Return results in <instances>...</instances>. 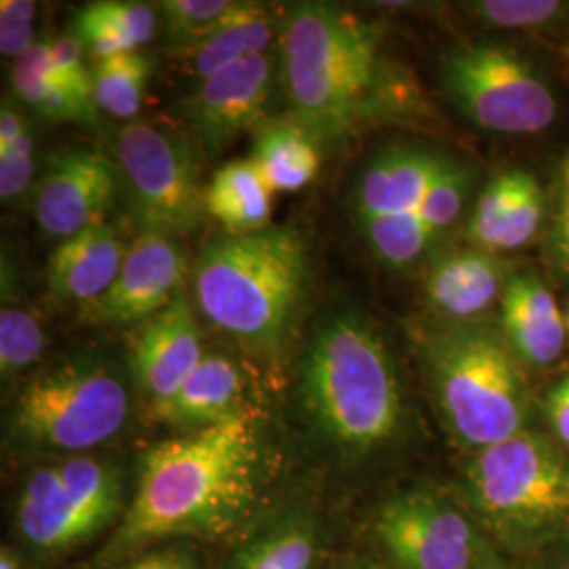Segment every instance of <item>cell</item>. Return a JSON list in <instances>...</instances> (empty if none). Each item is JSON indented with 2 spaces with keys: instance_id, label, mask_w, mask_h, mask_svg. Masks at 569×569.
Returning <instances> with one entry per match:
<instances>
[{
  "instance_id": "6da1fadb",
  "label": "cell",
  "mask_w": 569,
  "mask_h": 569,
  "mask_svg": "<svg viewBox=\"0 0 569 569\" xmlns=\"http://www.w3.org/2000/svg\"><path fill=\"white\" fill-rule=\"evenodd\" d=\"M279 68L291 119L323 148L411 110V84L385 51L378 21L329 2H296L279 28Z\"/></svg>"
},
{
  "instance_id": "7a4b0ae2",
  "label": "cell",
  "mask_w": 569,
  "mask_h": 569,
  "mask_svg": "<svg viewBox=\"0 0 569 569\" xmlns=\"http://www.w3.org/2000/svg\"><path fill=\"white\" fill-rule=\"evenodd\" d=\"M260 439L251 416L234 411L143 453L138 488L112 555L173 536H222L256 502Z\"/></svg>"
},
{
  "instance_id": "3957f363",
  "label": "cell",
  "mask_w": 569,
  "mask_h": 569,
  "mask_svg": "<svg viewBox=\"0 0 569 569\" xmlns=\"http://www.w3.org/2000/svg\"><path fill=\"white\" fill-rule=\"evenodd\" d=\"M300 399L312 427L346 456L363 458L392 443L406 397L380 327L355 310L326 315L306 342Z\"/></svg>"
},
{
  "instance_id": "277c9868",
  "label": "cell",
  "mask_w": 569,
  "mask_h": 569,
  "mask_svg": "<svg viewBox=\"0 0 569 569\" xmlns=\"http://www.w3.org/2000/svg\"><path fill=\"white\" fill-rule=\"evenodd\" d=\"M308 249L296 228L222 234L194 266V298L204 317L237 342L277 352L305 305Z\"/></svg>"
},
{
  "instance_id": "5b68a950",
  "label": "cell",
  "mask_w": 569,
  "mask_h": 569,
  "mask_svg": "<svg viewBox=\"0 0 569 569\" xmlns=\"http://www.w3.org/2000/svg\"><path fill=\"white\" fill-rule=\"evenodd\" d=\"M420 361L449 437L470 453L529 428L528 369L500 327L439 323L420 340Z\"/></svg>"
},
{
  "instance_id": "8992f818",
  "label": "cell",
  "mask_w": 569,
  "mask_h": 569,
  "mask_svg": "<svg viewBox=\"0 0 569 569\" xmlns=\"http://www.w3.org/2000/svg\"><path fill=\"white\" fill-rule=\"evenodd\" d=\"M462 486L493 547L536 555L569 531V453L542 432L470 453Z\"/></svg>"
},
{
  "instance_id": "52a82bcc",
  "label": "cell",
  "mask_w": 569,
  "mask_h": 569,
  "mask_svg": "<svg viewBox=\"0 0 569 569\" xmlns=\"http://www.w3.org/2000/svg\"><path fill=\"white\" fill-rule=\"evenodd\" d=\"M129 411V392L117 371L96 361H68L21 390L9 425L28 448L79 456L114 439Z\"/></svg>"
},
{
  "instance_id": "ba28073f",
  "label": "cell",
  "mask_w": 569,
  "mask_h": 569,
  "mask_svg": "<svg viewBox=\"0 0 569 569\" xmlns=\"http://www.w3.org/2000/svg\"><path fill=\"white\" fill-rule=\"evenodd\" d=\"M117 169L140 234L180 239L203 224L204 190L192 146L159 122H127L117 136Z\"/></svg>"
},
{
  "instance_id": "9c48e42d",
  "label": "cell",
  "mask_w": 569,
  "mask_h": 569,
  "mask_svg": "<svg viewBox=\"0 0 569 569\" xmlns=\"http://www.w3.org/2000/svg\"><path fill=\"white\" fill-rule=\"evenodd\" d=\"M443 91L468 121L500 136H538L559 103L545 77L500 42L467 44L441 61Z\"/></svg>"
},
{
  "instance_id": "30bf717a",
  "label": "cell",
  "mask_w": 569,
  "mask_h": 569,
  "mask_svg": "<svg viewBox=\"0 0 569 569\" xmlns=\"http://www.w3.org/2000/svg\"><path fill=\"white\" fill-rule=\"evenodd\" d=\"M119 470L91 456H72L34 470L16 505L21 538L44 552L79 547L121 512Z\"/></svg>"
},
{
  "instance_id": "8fae6325",
  "label": "cell",
  "mask_w": 569,
  "mask_h": 569,
  "mask_svg": "<svg viewBox=\"0 0 569 569\" xmlns=\"http://www.w3.org/2000/svg\"><path fill=\"white\" fill-rule=\"evenodd\" d=\"M373 529L392 569H472L481 542L467 515L430 489L392 496Z\"/></svg>"
},
{
  "instance_id": "7c38bea8",
  "label": "cell",
  "mask_w": 569,
  "mask_h": 569,
  "mask_svg": "<svg viewBox=\"0 0 569 569\" xmlns=\"http://www.w3.org/2000/svg\"><path fill=\"white\" fill-rule=\"evenodd\" d=\"M277 63V56L268 51L232 63L199 82L197 91L183 103V117L207 152H222L247 131L266 124Z\"/></svg>"
},
{
  "instance_id": "4fadbf2b",
  "label": "cell",
  "mask_w": 569,
  "mask_h": 569,
  "mask_svg": "<svg viewBox=\"0 0 569 569\" xmlns=\"http://www.w3.org/2000/svg\"><path fill=\"white\" fill-rule=\"evenodd\" d=\"M117 161L98 148H77L51 161L32 190L37 224L53 239H68L103 216L119 190Z\"/></svg>"
},
{
  "instance_id": "5bb4252c",
  "label": "cell",
  "mask_w": 569,
  "mask_h": 569,
  "mask_svg": "<svg viewBox=\"0 0 569 569\" xmlns=\"http://www.w3.org/2000/svg\"><path fill=\"white\" fill-rule=\"evenodd\" d=\"M186 272L188 260L176 239L138 234L112 287L87 310L100 323L148 321L182 293Z\"/></svg>"
},
{
  "instance_id": "9a60e30c",
  "label": "cell",
  "mask_w": 569,
  "mask_h": 569,
  "mask_svg": "<svg viewBox=\"0 0 569 569\" xmlns=\"http://www.w3.org/2000/svg\"><path fill=\"white\" fill-rule=\"evenodd\" d=\"M510 277L507 256L472 244L439 251L425 274V300L439 323H477L500 306Z\"/></svg>"
},
{
  "instance_id": "2e32d148",
  "label": "cell",
  "mask_w": 569,
  "mask_h": 569,
  "mask_svg": "<svg viewBox=\"0 0 569 569\" xmlns=\"http://www.w3.org/2000/svg\"><path fill=\"white\" fill-rule=\"evenodd\" d=\"M448 159V154L418 143L378 150L352 186L350 207L355 222L418 211Z\"/></svg>"
},
{
  "instance_id": "e0dca14e",
  "label": "cell",
  "mask_w": 569,
  "mask_h": 569,
  "mask_svg": "<svg viewBox=\"0 0 569 569\" xmlns=\"http://www.w3.org/2000/svg\"><path fill=\"white\" fill-rule=\"evenodd\" d=\"M203 357L194 310L180 293L146 321L131 348V369L143 392L159 407L180 390Z\"/></svg>"
},
{
  "instance_id": "ac0fdd59",
  "label": "cell",
  "mask_w": 569,
  "mask_h": 569,
  "mask_svg": "<svg viewBox=\"0 0 569 569\" xmlns=\"http://www.w3.org/2000/svg\"><path fill=\"white\" fill-rule=\"evenodd\" d=\"M545 211V190L533 173L526 169L500 171L472 204L468 244L498 256L521 251L540 232Z\"/></svg>"
},
{
  "instance_id": "d6986e66",
  "label": "cell",
  "mask_w": 569,
  "mask_h": 569,
  "mask_svg": "<svg viewBox=\"0 0 569 569\" xmlns=\"http://www.w3.org/2000/svg\"><path fill=\"white\" fill-rule=\"evenodd\" d=\"M500 331L526 369H549L568 346L566 312L533 272H512L500 302Z\"/></svg>"
},
{
  "instance_id": "ffe728a7",
  "label": "cell",
  "mask_w": 569,
  "mask_h": 569,
  "mask_svg": "<svg viewBox=\"0 0 569 569\" xmlns=\"http://www.w3.org/2000/svg\"><path fill=\"white\" fill-rule=\"evenodd\" d=\"M129 244L106 220L60 241L47 266L56 300L87 306L98 302L121 272Z\"/></svg>"
},
{
  "instance_id": "44dd1931",
  "label": "cell",
  "mask_w": 569,
  "mask_h": 569,
  "mask_svg": "<svg viewBox=\"0 0 569 569\" xmlns=\"http://www.w3.org/2000/svg\"><path fill=\"white\" fill-rule=\"evenodd\" d=\"M274 39V21L258 2H239L211 34L176 51L186 72L199 82L211 79L232 63L264 56Z\"/></svg>"
},
{
  "instance_id": "7402d4cb",
  "label": "cell",
  "mask_w": 569,
  "mask_h": 569,
  "mask_svg": "<svg viewBox=\"0 0 569 569\" xmlns=\"http://www.w3.org/2000/svg\"><path fill=\"white\" fill-rule=\"evenodd\" d=\"M239 395L241 373L237 366L222 355H204L180 390L154 411L167 425L194 432L239 411Z\"/></svg>"
},
{
  "instance_id": "603a6c76",
  "label": "cell",
  "mask_w": 569,
  "mask_h": 569,
  "mask_svg": "<svg viewBox=\"0 0 569 569\" xmlns=\"http://www.w3.org/2000/svg\"><path fill=\"white\" fill-rule=\"evenodd\" d=\"M161 16L157 4L138 0H96L84 4L72 21V37L91 60L102 61L140 51L154 39Z\"/></svg>"
},
{
  "instance_id": "cb8c5ba5",
  "label": "cell",
  "mask_w": 569,
  "mask_h": 569,
  "mask_svg": "<svg viewBox=\"0 0 569 569\" xmlns=\"http://www.w3.org/2000/svg\"><path fill=\"white\" fill-rule=\"evenodd\" d=\"M272 188L251 159L224 164L204 190V209L228 234H253L270 228Z\"/></svg>"
},
{
  "instance_id": "d4e9b609",
  "label": "cell",
  "mask_w": 569,
  "mask_h": 569,
  "mask_svg": "<svg viewBox=\"0 0 569 569\" xmlns=\"http://www.w3.org/2000/svg\"><path fill=\"white\" fill-rule=\"evenodd\" d=\"M249 159L258 164L272 192H298L317 178L321 146L289 117L258 129Z\"/></svg>"
},
{
  "instance_id": "484cf974",
  "label": "cell",
  "mask_w": 569,
  "mask_h": 569,
  "mask_svg": "<svg viewBox=\"0 0 569 569\" xmlns=\"http://www.w3.org/2000/svg\"><path fill=\"white\" fill-rule=\"evenodd\" d=\"M13 93L23 106L47 121L74 122L98 129L100 108L84 102L53 74L49 63V41H37L11 68Z\"/></svg>"
},
{
  "instance_id": "4316f807",
  "label": "cell",
  "mask_w": 569,
  "mask_h": 569,
  "mask_svg": "<svg viewBox=\"0 0 569 569\" xmlns=\"http://www.w3.org/2000/svg\"><path fill=\"white\" fill-rule=\"evenodd\" d=\"M319 555V533L312 521L287 517L249 538L230 569H312Z\"/></svg>"
},
{
  "instance_id": "83f0119b",
  "label": "cell",
  "mask_w": 569,
  "mask_h": 569,
  "mask_svg": "<svg viewBox=\"0 0 569 569\" xmlns=\"http://www.w3.org/2000/svg\"><path fill=\"white\" fill-rule=\"evenodd\" d=\"M152 70L154 60L142 51L96 61L91 72L93 93L100 112L121 121L133 119L142 110Z\"/></svg>"
},
{
  "instance_id": "f1b7e54d",
  "label": "cell",
  "mask_w": 569,
  "mask_h": 569,
  "mask_svg": "<svg viewBox=\"0 0 569 569\" xmlns=\"http://www.w3.org/2000/svg\"><path fill=\"white\" fill-rule=\"evenodd\" d=\"M357 226L373 258L390 270H409L420 264L439 244L418 211L376 218Z\"/></svg>"
},
{
  "instance_id": "f546056e",
  "label": "cell",
  "mask_w": 569,
  "mask_h": 569,
  "mask_svg": "<svg viewBox=\"0 0 569 569\" xmlns=\"http://www.w3.org/2000/svg\"><path fill=\"white\" fill-rule=\"evenodd\" d=\"M472 169L456 159H448L439 178L430 186L418 213L437 239V243H441L448 237L449 230L465 216L472 194Z\"/></svg>"
},
{
  "instance_id": "4dcf8cb0",
  "label": "cell",
  "mask_w": 569,
  "mask_h": 569,
  "mask_svg": "<svg viewBox=\"0 0 569 569\" xmlns=\"http://www.w3.org/2000/svg\"><path fill=\"white\" fill-rule=\"evenodd\" d=\"M467 13L493 30L533 32L566 20L569 4L557 0H477L468 2Z\"/></svg>"
},
{
  "instance_id": "1f68e13d",
  "label": "cell",
  "mask_w": 569,
  "mask_h": 569,
  "mask_svg": "<svg viewBox=\"0 0 569 569\" xmlns=\"http://www.w3.org/2000/svg\"><path fill=\"white\" fill-rule=\"evenodd\" d=\"M241 0H163L157 4L173 51L211 34L239 7Z\"/></svg>"
},
{
  "instance_id": "d6a6232c",
  "label": "cell",
  "mask_w": 569,
  "mask_h": 569,
  "mask_svg": "<svg viewBox=\"0 0 569 569\" xmlns=\"http://www.w3.org/2000/svg\"><path fill=\"white\" fill-rule=\"evenodd\" d=\"M47 338L41 323L16 306H2L0 312V373L4 380L23 373L44 352Z\"/></svg>"
},
{
  "instance_id": "836d02e7",
  "label": "cell",
  "mask_w": 569,
  "mask_h": 569,
  "mask_svg": "<svg viewBox=\"0 0 569 569\" xmlns=\"http://www.w3.org/2000/svg\"><path fill=\"white\" fill-rule=\"evenodd\" d=\"M34 136L32 129L7 150H0V199L4 204L18 203L23 194L34 190Z\"/></svg>"
},
{
  "instance_id": "e575fe53",
  "label": "cell",
  "mask_w": 569,
  "mask_h": 569,
  "mask_svg": "<svg viewBox=\"0 0 569 569\" xmlns=\"http://www.w3.org/2000/svg\"><path fill=\"white\" fill-rule=\"evenodd\" d=\"M84 47L72 34H63L49 41V63L53 74L81 100L96 103L93 72L84 66Z\"/></svg>"
},
{
  "instance_id": "d590c367",
  "label": "cell",
  "mask_w": 569,
  "mask_h": 569,
  "mask_svg": "<svg viewBox=\"0 0 569 569\" xmlns=\"http://www.w3.org/2000/svg\"><path fill=\"white\" fill-rule=\"evenodd\" d=\"M37 2L2 0L0 2V53L2 58L18 60L37 44L34 39Z\"/></svg>"
},
{
  "instance_id": "8d00e7d4",
  "label": "cell",
  "mask_w": 569,
  "mask_h": 569,
  "mask_svg": "<svg viewBox=\"0 0 569 569\" xmlns=\"http://www.w3.org/2000/svg\"><path fill=\"white\" fill-rule=\"evenodd\" d=\"M545 416L552 439L569 453V373L550 388L545 399Z\"/></svg>"
},
{
  "instance_id": "74e56055",
  "label": "cell",
  "mask_w": 569,
  "mask_h": 569,
  "mask_svg": "<svg viewBox=\"0 0 569 569\" xmlns=\"http://www.w3.org/2000/svg\"><path fill=\"white\" fill-rule=\"evenodd\" d=\"M559 209L552 230V253L555 260L569 270V159L561 176V192H559Z\"/></svg>"
},
{
  "instance_id": "f35d334b",
  "label": "cell",
  "mask_w": 569,
  "mask_h": 569,
  "mask_svg": "<svg viewBox=\"0 0 569 569\" xmlns=\"http://www.w3.org/2000/svg\"><path fill=\"white\" fill-rule=\"evenodd\" d=\"M124 569H199L197 561L180 549L154 550Z\"/></svg>"
},
{
  "instance_id": "ab89813d",
  "label": "cell",
  "mask_w": 569,
  "mask_h": 569,
  "mask_svg": "<svg viewBox=\"0 0 569 569\" xmlns=\"http://www.w3.org/2000/svg\"><path fill=\"white\" fill-rule=\"evenodd\" d=\"M26 131H28V122H26V117L21 114L20 110L16 106H9L7 102L2 103V112H0V150L11 148Z\"/></svg>"
},
{
  "instance_id": "60d3db41",
  "label": "cell",
  "mask_w": 569,
  "mask_h": 569,
  "mask_svg": "<svg viewBox=\"0 0 569 569\" xmlns=\"http://www.w3.org/2000/svg\"><path fill=\"white\" fill-rule=\"evenodd\" d=\"M536 569H569V531L549 547L538 550L536 555Z\"/></svg>"
},
{
  "instance_id": "b9f144b4",
  "label": "cell",
  "mask_w": 569,
  "mask_h": 569,
  "mask_svg": "<svg viewBox=\"0 0 569 569\" xmlns=\"http://www.w3.org/2000/svg\"><path fill=\"white\" fill-rule=\"evenodd\" d=\"M472 569H515L509 561L502 557V552L498 547H493L488 538H481L479 550H477V559Z\"/></svg>"
},
{
  "instance_id": "7bdbcfd3",
  "label": "cell",
  "mask_w": 569,
  "mask_h": 569,
  "mask_svg": "<svg viewBox=\"0 0 569 569\" xmlns=\"http://www.w3.org/2000/svg\"><path fill=\"white\" fill-rule=\"evenodd\" d=\"M336 569H392V566L373 557H352V559H346L345 563H340Z\"/></svg>"
},
{
  "instance_id": "ee69618b",
  "label": "cell",
  "mask_w": 569,
  "mask_h": 569,
  "mask_svg": "<svg viewBox=\"0 0 569 569\" xmlns=\"http://www.w3.org/2000/svg\"><path fill=\"white\" fill-rule=\"evenodd\" d=\"M0 569H21L20 559L16 557V552L11 549H2L0 552Z\"/></svg>"
},
{
  "instance_id": "f6af8a7d",
  "label": "cell",
  "mask_w": 569,
  "mask_h": 569,
  "mask_svg": "<svg viewBox=\"0 0 569 569\" xmlns=\"http://www.w3.org/2000/svg\"><path fill=\"white\" fill-rule=\"evenodd\" d=\"M566 323H568V331H569V306H568V310H566Z\"/></svg>"
}]
</instances>
